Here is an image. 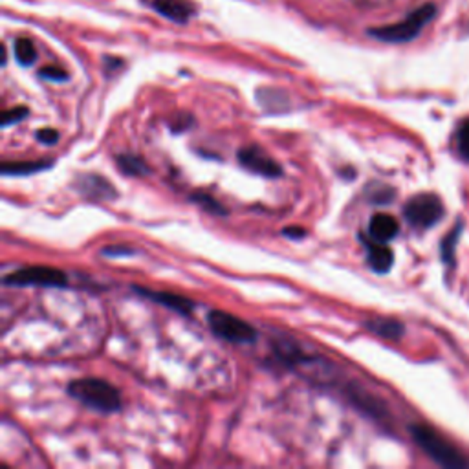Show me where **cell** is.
<instances>
[{"mask_svg":"<svg viewBox=\"0 0 469 469\" xmlns=\"http://www.w3.org/2000/svg\"><path fill=\"white\" fill-rule=\"evenodd\" d=\"M69 394L86 408L100 413H116L121 409V396L116 387L100 378H83L69 385Z\"/></svg>","mask_w":469,"mask_h":469,"instance_id":"obj_1","label":"cell"},{"mask_svg":"<svg viewBox=\"0 0 469 469\" xmlns=\"http://www.w3.org/2000/svg\"><path fill=\"white\" fill-rule=\"evenodd\" d=\"M434 15H436V6L427 3L416 8L415 12H411L408 17L396 24L370 28L368 36L378 41H384V43H392V44L409 43V41H415L422 34V29L434 19Z\"/></svg>","mask_w":469,"mask_h":469,"instance_id":"obj_2","label":"cell"},{"mask_svg":"<svg viewBox=\"0 0 469 469\" xmlns=\"http://www.w3.org/2000/svg\"><path fill=\"white\" fill-rule=\"evenodd\" d=\"M411 434L415 442L442 467L449 469H464L467 467V460L462 457L458 449H455L449 442H446L439 433H434L433 429L425 425H413Z\"/></svg>","mask_w":469,"mask_h":469,"instance_id":"obj_3","label":"cell"},{"mask_svg":"<svg viewBox=\"0 0 469 469\" xmlns=\"http://www.w3.org/2000/svg\"><path fill=\"white\" fill-rule=\"evenodd\" d=\"M207 323L214 336L230 343H237V345H249V343L257 341V330L252 325L242 321L240 318L226 314V311L211 310L207 314Z\"/></svg>","mask_w":469,"mask_h":469,"instance_id":"obj_4","label":"cell"},{"mask_svg":"<svg viewBox=\"0 0 469 469\" xmlns=\"http://www.w3.org/2000/svg\"><path fill=\"white\" fill-rule=\"evenodd\" d=\"M67 275L57 268L50 266H29L20 268L4 277L6 287H44V288H62L67 287Z\"/></svg>","mask_w":469,"mask_h":469,"instance_id":"obj_5","label":"cell"},{"mask_svg":"<svg viewBox=\"0 0 469 469\" xmlns=\"http://www.w3.org/2000/svg\"><path fill=\"white\" fill-rule=\"evenodd\" d=\"M408 222L418 230H427L439 224L444 216V206L434 195L413 197L403 209Z\"/></svg>","mask_w":469,"mask_h":469,"instance_id":"obj_6","label":"cell"},{"mask_svg":"<svg viewBox=\"0 0 469 469\" xmlns=\"http://www.w3.org/2000/svg\"><path fill=\"white\" fill-rule=\"evenodd\" d=\"M239 162L244 169L266 178H277L283 174L280 166L259 147H244L242 150H239Z\"/></svg>","mask_w":469,"mask_h":469,"instance_id":"obj_7","label":"cell"},{"mask_svg":"<svg viewBox=\"0 0 469 469\" xmlns=\"http://www.w3.org/2000/svg\"><path fill=\"white\" fill-rule=\"evenodd\" d=\"M76 190L92 200H114L116 198V190L114 185L100 176V174H81L76 182Z\"/></svg>","mask_w":469,"mask_h":469,"instance_id":"obj_8","label":"cell"},{"mask_svg":"<svg viewBox=\"0 0 469 469\" xmlns=\"http://www.w3.org/2000/svg\"><path fill=\"white\" fill-rule=\"evenodd\" d=\"M133 292L152 301V303H158L169 310L178 311L182 316H190L191 311L195 310V303L191 299H187L183 295L178 294H169V292H154L149 288H142V287H133Z\"/></svg>","mask_w":469,"mask_h":469,"instance_id":"obj_9","label":"cell"},{"mask_svg":"<svg viewBox=\"0 0 469 469\" xmlns=\"http://www.w3.org/2000/svg\"><path fill=\"white\" fill-rule=\"evenodd\" d=\"M400 231V224L392 214L387 213H378L370 218L368 222V239L376 242H391L396 239Z\"/></svg>","mask_w":469,"mask_h":469,"instance_id":"obj_10","label":"cell"},{"mask_svg":"<svg viewBox=\"0 0 469 469\" xmlns=\"http://www.w3.org/2000/svg\"><path fill=\"white\" fill-rule=\"evenodd\" d=\"M149 4L154 12H158L166 19L180 24L190 20L191 15L195 13L193 4L187 3V0H150Z\"/></svg>","mask_w":469,"mask_h":469,"instance_id":"obj_11","label":"cell"},{"mask_svg":"<svg viewBox=\"0 0 469 469\" xmlns=\"http://www.w3.org/2000/svg\"><path fill=\"white\" fill-rule=\"evenodd\" d=\"M367 247V263L368 266L376 273H387L392 268L394 255L391 252V247L385 246V242H376V240H365Z\"/></svg>","mask_w":469,"mask_h":469,"instance_id":"obj_12","label":"cell"},{"mask_svg":"<svg viewBox=\"0 0 469 469\" xmlns=\"http://www.w3.org/2000/svg\"><path fill=\"white\" fill-rule=\"evenodd\" d=\"M52 160H39V162H4L3 169V176H28V174H34L39 171H44L48 167H52Z\"/></svg>","mask_w":469,"mask_h":469,"instance_id":"obj_13","label":"cell"},{"mask_svg":"<svg viewBox=\"0 0 469 469\" xmlns=\"http://www.w3.org/2000/svg\"><path fill=\"white\" fill-rule=\"evenodd\" d=\"M351 400L356 403V408L365 411L370 418H378L380 420L385 415L384 405L376 398H372L370 394H367L365 391H361L358 387L351 389Z\"/></svg>","mask_w":469,"mask_h":469,"instance_id":"obj_14","label":"cell"},{"mask_svg":"<svg viewBox=\"0 0 469 469\" xmlns=\"http://www.w3.org/2000/svg\"><path fill=\"white\" fill-rule=\"evenodd\" d=\"M116 166L127 176H145L150 173L147 164L134 154H119L116 158Z\"/></svg>","mask_w":469,"mask_h":469,"instance_id":"obj_15","label":"cell"},{"mask_svg":"<svg viewBox=\"0 0 469 469\" xmlns=\"http://www.w3.org/2000/svg\"><path fill=\"white\" fill-rule=\"evenodd\" d=\"M13 53H15L17 62H19V65H22V67H31L37 61L36 44H34V41L26 39V37H19L13 43Z\"/></svg>","mask_w":469,"mask_h":469,"instance_id":"obj_16","label":"cell"},{"mask_svg":"<svg viewBox=\"0 0 469 469\" xmlns=\"http://www.w3.org/2000/svg\"><path fill=\"white\" fill-rule=\"evenodd\" d=\"M374 334H378L385 339H400L405 332L403 325L398 323V321H392V319H376V321H368L365 323Z\"/></svg>","mask_w":469,"mask_h":469,"instance_id":"obj_17","label":"cell"},{"mask_svg":"<svg viewBox=\"0 0 469 469\" xmlns=\"http://www.w3.org/2000/svg\"><path fill=\"white\" fill-rule=\"evenodd\" d=\"M191 202H195L197 206H200L202 209H206L211 214H222V216L228 214L226 207L221 202H218L216 198H213L211 195H207V193H195L191 197Z\"/></svg>","mask_w":469,"mask_h":469,"instance_id":"obj_18","label":"cell"},{"mask_svg":"<svg viewBox=\"0 0 469 469\" xmlns=\"http://www.w3.org/2000/svg\"><path fill=\"white\" fill-rule=\"evenodd\" d=\"M39 76L46 81H55V83H62V81H69V72L67 70H62L59 67H44Z\"/></svg>","mask_w":469,"mask_h":469,"instance_id":"obj_19","label":"cell"},{"mask_svg":"<svg viewBox=\"0 0 469 469\" xmlns=\"http://www.w3.org/2000/svg\"><path fill=\"white\" fill-rule=\"evenodd\" d=\"M458 150L464 158L469 162V119L462 123V127L458 131Z\"/></svg>","mask_w":469,"mask_h":469,"instance_id":"obj_20","label":"cell"},{"mask_svg":"<svg viewBox=\"0 0 469 469\" xmlns=\"http://www.w3.org/2000/svg\"><path fill=\"white\" fill-rule=\"evenodd\" d=\"M28 116V109L26 107H15V109H10L3 114V127H10V125L13 123H19L22 121L24 117Z\"/></svg>","mask_w":469,"mask_h":469,"instance_id":"obj_21","label":"cell"},{"mask_svg":"<svg viewBox=\"0 0 469 469\" xmlns=\"http://www.w3.org/2000/svg\"><path fill=\"white\" fill-rule=\"evenodd\" d=\"M101 254L107 255V257H129V255H134V249L133 247H125V246H109V247H103Z\"/></svg>","mask_w":469,"mask_h":469,"instance_id":"obj_22","label":"cell"},{"mask_svg":"<svg viewBox=\"0 0 469 469\" xmlns=\"http://www.w3.org/2000/svg\"><path fill=\"white\" fill-rule=\"evenodd\" d=\"M37 142L44 143V145H53L59 142V133L55 129H41L37 131Z\"/></svg>","mask_w":469,"mask_h":469,"instance_id":"obj_23","label":"cell"},{"mask_svg":"<svg viewBox=\"0 0 469 469\" xmlns=\"http://www.w3.org/2000/svg\"><path fill=\"white\" fill-rule=\"evenodd\" d=\"M392 195L394 193H392V190H389V187H380V190L374 193L370 198L376 204H385V202H389L392 198Z\"/></svg>","mask_w":469,"mask_h":469,"instance_id":"obj_24","label":"cell"},{"mask_svg":"<svg viewBox=\"0 0 469 469\" xmlns=\"http://www.w3.org/2000/svg\"><path fill=\"white\" fill-rule=\"evenodd\" d=\"M283 235L288 237V239H304V237H306V230L290 226V228H285V230H283Z\"/></svg>","mask_w":469,"mask_h":469,"instance_id":"obj_25","label":"cell"}]
</instances>
